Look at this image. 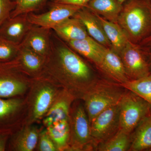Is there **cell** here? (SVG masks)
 I'll return each mask as SVG.
<instances>
[{
  "label": "cell",
  "instance_id": "1",
  "mask_svg": "<svg viewBox=\"0 0 151 151\" xmlns=\"http://www.w3.org/2000/svg\"><path fill=\"white\" fill-rule=\"evenodd\" d=\"M51 49L47 58L55 62L52 70L57 71L66 83L83 95L100 79L93 69L57 35L51 34Z\"/></svg>",
  "mask_w": 151,
  "mask_h": 151
},
{
  "label": "cell",
  "instance_id": "2",
  "mask_svg": "<svg viewBox=\"0 0 151 151\" xmlns=\"http://www.w3.org/2000/svg\"><path fill=\"white\" fill-rule=\"evenodd\" d=\"M117 23L129 41L139 44L151 34L150 4L148 0H128Z\"/></svg>",
  "mask_w": 151,
  "mask_h": 151
},
{
  "label": "cell",
  "instance_id": "3",
  "mask_svg": "<svg viewBox=\"0 0 151 151\" xmlns=\"http://www.w3.org/2000/svg\"><path fill=\"white\" fill-rule=\"evenodd\" d=\"M126 91L119 83L100 79L83 96L89 122L105 109L119 104Z\"/></svg>",
  "mask_w": 151,
  "mask_h": 151
},
{
  "label": "cell",
  "instance_id": "4",
  "mask_svg": "<svg viewBox=\"0 0 151 151\" xmlns=\"http://www.w3.org/2000/svg\"><path fill=\"white\" fill-rule=\"evenodd\" d=\"M119 105L120 129L130 134L151 111V106L148 103L127 89Z\"/></svg>",
  "mask_w": 151,
  "mask_h": 151
},
{
  "label": "cell",
  "instance_id": "5",
  "mask_svg": "<svg viewBox=\"0 0 151 151\" xmlns=\"http://www.w3.org/2000/svg\"><path fill=\"white\" fill-rule=\"evenodd\" d=\"M119 55L129 81L151 75L150 61L139 45L129 41Z\"/></svg>",
  "mask_w": 151,
  "mask_h": 151
},
{
  "label": "cell",
  "instance_id": "6",
  "mask_svg": "<svg viewBox=\"0 0 151 151\" xmlns=\"http://www.w3.org/2000/svg\"><path fill=\"white\" fill-rule=\"evenodd\" d=\"M90 124L91 136L96 150L98 144L108 139L120 129L119 103L101 112Z\"/></svg>",
  "mask_w": 151,
  "mask_h": 151
},
{
  "label": "cell",
  "instance_id": "7",
  "mask_svg": "<svg viewBox=\"0 0 151 151\" xmlns=\"http://www.w3.org/2000/svg\"><path fill=\"white\" fill-rule=\"evenodd\" d=\"M70 137L71 145L76 150H96L91 136L89 118L81 104L76 105L70 118Z\"/></svg>",
  "mask_w": 151,
  "mask_h": 151
},
{
  "label": "cell",
  "instance_id": "8",
  "mask_svg": "<svg viewBox=\"0 0 151 151\" xmlns=\"http://www.w3.org/2000/svg\"><path fill=\"white\" fill-rule=\"evenodd\" d=\"M81 6L52 3L50 9L43 13L28 14V17L32 24L52 30L67 19L73 17Z\"/></svg>",
  "mask_w": 151,
  "mask_h": 151
},
{
  "label": "cell",
  "instance_id": "9",
  "mask_svg": "<svg viewBox=\"0 0 151 151\" xmlns=\"http://www.w3.org/2000/svg\"><path fill=\"white\" fill-rule=\"evenodd\" d=\"M33 25L27 14L10 17L0 27V37L20 45Z\"/></svg>",
  "mask_w": 151,
  "mask_h": 151
},
{
  "label": "cell",
  "instance_id": "10",
  "mask_svg": "<svg viewBox=\"0 0 151 151\" xmlns=\"http://www.w3.org/2000/svg\"><path fill=\"white\" fill-rule=\"evenodd\" d=\"M51 30L34 25L21 45L47 58L51 52Z\"/></svg>",
  "mask_w": 151,
  "mask_h": 151
},
{
  "label": "cell",
  "instance_id": "11",
  "mask_svg": "<svg viewBox=\"0 0 151 151\" xmlns=\"http://www.w3.org/2000/svg\"><path fill=\"white\" fill-rule=\"evenodd\" d=\"M99 70L119 84L129 81L120 55L112 48L105 50Z\"/></svg>",
  "mask_w": 151,
  "mask_h": 151
},
{
  "label": "cell",
  "instance_id": "12",
  "mask_svg": "<svg viewBox=\"0 0 151 151\" xmlns=\"http://www.w3.org/2000/svg\"><path fill=\"white\" fill-rule=\"evenodd\" d=\"M73 17L79 19L86 28L89 36L107 48H112L111 44L96 14L86 7L80 9Z\"/></svg>",
  "mask_w": 151,
  "mask_h": 151
},
{
  "label": "cell",
  "instance_id": "13",
  "mask_svg": "<svg viewBox=\"0 0 151 151\" xmlns=\"http://www.w3.org/2000/svg\"><path fill=\"white\" fill-rule=\"evenodd\" d=\"M65 43L73 50L92 61L99 69L107 47L89 36L81 40L71 41Z\"/></svg>",
  "mask_w": 151,
  "mask_h": 151
},
{
  "label": "cell",
  "instance_id": "14",
  "mask_svg": "<svg viewBox=\"0 0 151 151\" xmlns=\"http://www.w3.org/2000/svg\"><path fill=\"white\" fill-rule=\"evenodd\" d=\"M52 30L65 42L81 40L89 36L82 22L73 17L62 22Z\"/></svg>",
  "mask_w": 151,
  "mask_h": 151
},
{
  "label": "cell",
  "instance_id": "15",
  "mask_svg": "<svg viewBox=\"0 0 151 151\" xmlns=\"http://www.w3.org/2000/svg\"><path fill=\"white\" fill-rule=\"evenodd\" d=\"M151 150V111L143 118L131 134V144L129 151Z\"/></svg>",
  "mask_w": 151,
  "mask_h": 151
},
{
  "label": "cell",
  "instance_id": "16",
  "mask_svg": "<svg viewBox=\"0 0 151 151\" xmlns=\"http://www.w3.org/2000/svg\"><path fill=\"white\" fill-rule=\"evenodd\" d=\"M85 7L93 13L117 23L123 4L118 0H90Z\"/></svg>",
  "mask_w": 151,
  "mask_h": 151
},
{
  "label": "cell",
  "instance_id": "17",
  "mask_svg": "<svg viewBox=\"0 0 151 151\" xmlns=\"http://www.w3.org/2000/svg\"><path fill=\"white\" fill-rule=\"evenodd\" d=\"M96 15L102 24L112 48L118 54H120L129 41L126 34L118 23L109 21Z\"/></svg>",
  "mask_w": 151,
  "mask_h": 151
},
{
  "label": "cell",
  "instance_id": "18",
  "mask_svg": "<svg viewBox=\"0 0 151 151\" xmlns=\"http://www.w3.org/2000/svg\"><path fill=\"white\" fill-rule=\"evenodd\" d=\"M131 144V134L119 129L115 134L97 145L99 151H127Z\"/></svg>",
  "mask_w": 151,
  "mask_h": 151
},
{
  "label": "cell",
  "instance_id": "19",
  "mask_svg": "<svg viewBox=\"0 0 151 151\" xmlns=\"http://www.w3.org/2000/svg\"><path fill=\"white\" fill-rule=\"evenodd\" d=\"M47 58L40 55L27 47L20 44L17 59L26 70L36 73L40 70Z\"/></svg>",
  "mask_w": 151,
  "mask_h": 151
},
{
  "label": "cell",
  "instance_id": "20",
  "mask_svg": "<svg viewBox=\"0 0 151 151\" xmlns=\"http://www.w3.org/2000/svg\"><path fill=\"white\" fill-rule=\"evenodd\" d=\"M47 128V133L58 148L66 147L70 138V119L55 123Z\"/></svg>",
  "mask_w": 151,
  "mask_h": 151
},
{
  "label": "cell",
  "instance_id": "21",
  "mask_svg": "<svg viewBox=\"0 0 151 151\" xmlns=\"http://www.w3.org/2000/svg\"><path fill=\"white\" fill-rule=\"evenodd\" d=\"M120 84L125 89L137 94L151 106V75Z\"/></svg>",
  "mask_w": 151,
  "mask_h": 151
},
{
  "label": "cell",
  "instance_id": "22",
  "mask_svg": "<svg viewBox=\"0 0 151 151\" xmlns=\"http://www.w3.org/2000/svg\"><path fill=\"white\" fill-rule=\"evenodd\" d=\"M69 98L64 99L58 102L50 109L44 121L47 127L65 120H70Z\"/></svg>",
  "mask_w": 151,
  "mask_h": 151
},
{
  "label": "cell",
  "instance_id": "23",
  "mask_svg": "<svg viewBox=\"0 0 151 151\" xmlns=\"http://www.w3.org/2000/svg\"><path fill=\"white\" fill-rule=\"evenodd\" d=\"M54 94L53 89L48 86L44 87L40 90L34 105V119H39L45 114L51 105Z\"/></svg>",
  "mask_w": 151,
  "mask_h": 151
},
{
  "label": "cell",
  "instance_id": "24",
  "mask_svg": "<svg viewBox=\"0 0 151 151\" xmlns=\"http://www.w3.org/2000/svg\"><path fill=\"white\" fill-rule=\"evenodd\" d=\"M6 74L0 76V97H12L22 93L25 89L24 83Z\"/></svg>",
  "mask_w": 151,
  "mask_h": 151
},
{
  "label": "cell",
  "instance_id": "25",
  "mask_svg": "<svg viewBox=\"0 0 151 151\" xmlns=\"http://www.w3.org/2000/svg\"><path fill=\"white\" fill-rule=\"evenodd\" d=\"M38 134L34 127L25 129L21 132L16 142L17 150L20 151H32L36 146Z\"/></svg>",
  "mask_w": 151,
  "mask_h": 151
},
{
  "label": "cell",
  "instance_id": "26",
  "mask_svg": "<svg viewBox=\"0 0 151 151\" xmlns=\"http://www.w3.org/2000/svg\"><path fill=\"white\" fill-rule=\"evenodd\" d=\"M16 5L12 12L10 17L21 14L33 13L40 9L50 0H13Z\"/></svg>",
  "mask_w": 151,
  "mask_h": 151
},
{
  "label": "cell",
  "instance_id": "27",
  "mask_svg": "<svg viewBox=\"0 0 151 151\" xmlns=\"http://www.w3.org/2000/svg\"><path fill=\"white\" fill-rule=\"evenodd\" d=\"M20 48V45L0 37V61L6 62L16 58Z\"/></svg>",
  "mask_w": 151,
  "mask_h": 151
},
{
  "label": "cell",
  "instance_id": "28",
  "mask_svg": "<svg viewBox=\"0 0 151 151\" xmlns=\"http://www.w3.org/2000/svg\"><path fill=\"white\" fill-rule=\"evenodd\" d=\"M21 102L15 99H0V118H2L13 113L19 107Z\"/></svg>",
  "mask_w": 151,
  "mask_h": 151
},
{
  "label": "cell",
  "instance_id": "29",
  "mask_svg": "<svg viewBox=\"0 0 151 151\" xmlns=\"http://www.w3.org/2000/svg\"><path fill=\"white\" fill-rule=\"evenodd\" d=\"M16 5L15 2L13 0H0V27L4 22L10 17Z\"/></svg>",
  "mask_w": 151,
  "mask_h": 151
},
{
  "label": "cell",
  "instance_id": "30",
  "mask_svg": "<svg viewBox=\"0 0 151 151\" xmlns=\"http://www.w3.org/2000/svg\"><path fill=\"white\" fill-rule=\"evenodd\" d=\"M39 150L41 151H55L56 147L47 132H44L40 135Z\"/></svg>",
  "mask_w": 151,
  "mask_h": 151
},
{
  "label": "cell",
  "instance_id": "31",
  "mask_svg": "<svg viewBox=\"0 0 151 151\" xmlns=\"http://www.w3.org/2000/svg\"><path fill=\"white\" fill-rule=\"evenodd\" d=\"M52 3H60L85 7L90 0H50Z\"/></svg>",
  "mask_w": 151,
  "mask_h": 151
},
{
  "label": "cell",
  "instance_id": "32",
  "mask_svg": "<svg viewBox=\"0 0 151 151\" xmlns=\"http://www.w3.org/2000/svg\"><path fill=\"white\" fill-rule=\"evenodd\" d=\"M140 45L143 49L148 57L151 66V40L140 44Z\"/></svg>",
  "mask_w": 151,
  "mask_h": 151
},
{
  "label": "cell",
  "instance_id": "33",
  "mask_svg": "<svg viewBox=\"0 0 151 151\" xmlns=\"http://www.w3.org/2000/svg\"><path fill=\"white\" fill-rule=\"evenodd\" d=\"M5 141L2 138H0V151L5 150Z\"/></svg>",
  "mask_w": 151,
  "mask_h": 151
},
{
  "label": "cell",
  "instance_id": "34",
  "mask_svg": "<svg viewBox=\"0 0 151 151\" xmlns=\"http://www.w3.org/2000/svg\"><path fill=\"white\" fill-rule=\"evenodd\" d=\"M150 40H151V34L150 35H149V36L147 38H146L144 40H143L142 42H141L140 44L143 43V42H147V41Z\"/></svg>",
  "mask_w": 151,
  "mask_h": 151
},
{
  "label": "cell",
  "instance_id": "35",
  "mask_svg": "<svg viewBox=\"0 0 151 151\" xmlns=\"http://www.w3.org/2000/svg\"><path fill=\"white\" fill-rule=\"evenodd\" d=\"M119 1V2L122 4H123L124 3L126 2L128 0H118Z\"/></svg>",
  "mask_w": 151,
  "mask_h": 151
},
{
  "label": "cell",
  "instance_id": "36",
  "mask_svg": "<svg viewBox=\"0 0 151 151\" xmlns=\"http://www.w3.org/2000/svg\"><path fill=\"white\" fill-rule=\"evenodd\" d=\"M149 1V2H150V4L151 5V0H148Z\"/></svg>",
  "mask_w": 151,
  "mask_h": 151
},
{
  "label": "cell",
  "instance_id": "37",
  "mask_svg": "<svg viewBox=\"0 0 151 151\" xmlns=\"http://www.w3.org/2000/svg\"><path fill=\"white\" fill-rule=\"evenodd\" d=\"M150 151H151V150H150Z\"/></svg>",
  "mask_w": 151,
  "mask_h": 151
}]
</instances>
